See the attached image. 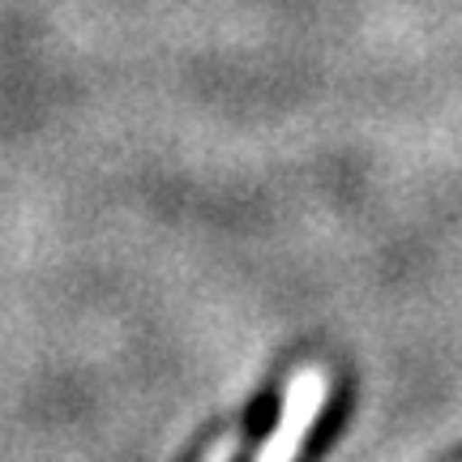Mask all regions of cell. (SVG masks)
<instances>
[{"mask_svg":"<svg viewBox=\"0 0 462 462\" xmlns=\"http://www.w3.org/2000/svg\"><path fill=\"white\" fill-rule=\"evenodd\" d=\"M326 398H330V373H326L321 364L300 368L296 377L287 381L282 411L253 462H296L304 441H309V432H313V424H317V415L326 411Z\"/></svg>","mask_w":462,"mask_h":462,"instance_id":"obj_1","label":"cell"},{"mask_svg":"<svg viewBox=\"0 0 462 462\" xmlns=\"http://www.w3.org/2000/svg\"><path fill=\"white\" fill-rule=\"evenodd\" d=\"M231 454H236V437H223V441L210 446V454H206L201 462H231Z\"/></svg>","mask_w":462,"mask_h":462,"instance_id":"obj_2","label":"cell"}]
</instances>
